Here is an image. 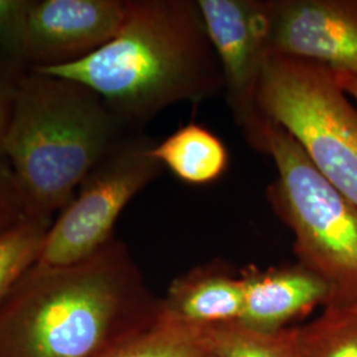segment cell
Segmentation results:
<instances>
[{"mask_svg":"<svg viewBox=\"0 0 357 357\" xmlns=\"http://www.w3.org/2000/svg\"><path fill=\"white\" fill-rule=\"evenodd\" d=\"M126 243L76 264H35L0 303V357H103L158 319Z\"/></svg>","mask_w":357,"mask_h":357,"instance_id":"6da1fadb","label":"cell"},{"mask_svg":"<svg viewBox=\"0 0 357 357\" xmlns=\"http://www.w3.org/2000/svg\"><path fill=\"white\" fill-rule=\"evenodd\" d=\"M33 70L85 85L128 130L172 105L204 102L224 91L197 0H128L122 26L101 48Z\"/></svg>","mask_w":357,"mask_h":357,"instance_id":"7a4b0ae2","label":"cell"},{"mask_svg":"<svg viewBox=\"0 0 357 357\" xmlns=\"http://www.w3.org/2000/svg\"><path fill=\"white\" fill-rule=\"evenodd\" d=\"M126 132L93 90L31 69L15 84L3 139L26 216L53 220Z\"/></svg>","mask_w":357,"mask_h":357,"instance_id":"3957f363","label":"cell"},{"mask_svg":"<svg viewBox=\"0 0 357 357\" xmlns=\"http://www.w3.org/2000/svg\"><path fill=\"white\" fill-rule=\"evenodd\" d=\"M268 156L277 169L268 203L293 231L298 264L327 284L326 306L357 307V205L323 178L290 132L271 121Z\"/></svg>","mask_w":357,"mask_h":357,"instance_id":"277c9868","label":"cell"},{"mask_svg":"<svg viewBox=\"0 0 357 357\" xmlns=\"http://www.w3.org/2000/svg\"><path fill=\"white\" fill-rule=\"evenodd\" d=\"M259 106L299 143L314 167L357 205V107L320 65L268 54Z\"/></svg>","mask_w":357,"mask_h":357,"instance_id":"5b68a950","label":"cell"},{"mask_svg":"<svg viewBox=\"0 0 357 357\" xmlns=\"http://www.w3.org/2000/svg\"><path fill=\"white\" fill-rule=\"evenodd\" d=\"M153 146L147 137L128 135L90 171L73 199L53 218L36 264H76L114 238L122 211L166 171L153 156Z\"/></svg>","mask_w":357,"mask_h":357,"instance_id":"8992f818","label":"cell"},{"mask_svg":"<svg viewBox=\"0 0 357 357\" xmlns=\"http://www.w3.org/2000/svg\"><path fill=\"white\" fill-rule=\"evenodd\" d=\"M221 68L224 93L246 143L268 155L270 121L259 106L268 59L265 0H197Z\"/></svg>","mask_w":357,"mask_h":357,"instance_id":"52a82bcc","label":"cell"},{"mask_svg":"<svg viewBox=\"0 0 357 357\" xmlns=\"http://www.w3.org/2000/svg\"><path fill=\"white\" fill-rule=\"evenodd\" d=\"M268 54L357 76V0H265Z\"/></svg>","mask_w":357,"mask_h":357,"instance_id":"ba28073f","label":"cell"},{"mask_svg":"<svg viewBox=\"0 0 357 357\" xmlns=\"http://www.w3.org/2000/svg\"><path fill=\"white\" fill-rule=\"evenodd\" d=\"M128 0L29 1L16 52L31 69L69 64L114 38Z\"/></svg>","mask_w":357,"mask_h":357,"instance_id":"9c48e42d","label":"cell"},{"mask_svg":"<svg viewBox=\"0 0 357 357\" xmlns=\"http://www.w3.org/2000/svg\"><path fill=\"white\" fill-rule=\"evenodd\" d=\"M243 310L238 321L257 331L274 332L290 327L328 301V287L301 264L240 271Z\"/></svg>","mask_w":357,"mask_h":357,"instance_id":"30bf717a","label":"cell"},{"mask_svg":"<svg viewBox=\"0 0 357 357\" xmlns=\"http://www.w3.org/2000/svg\"><path fill=\"white\" fill-rule=\"evenodd\" d=\"M160 308L174 319L196 326L238 321L243 310L240 273L222 261L191 268L171 282Z\"/></svg>","mask_w":357,"mask_h":357,"instance_id":"8fae6325","label":"cell"},{"mask_svg":"<svg viewBox=\"0 0 357 357\" xmlns=\"http://www.w3.org/2000/svg\"><path fill=\"white\" fill-rule=\"evenodd\" d=\"M153 155L178 180L206 185L221 178L229 163L228 150L211 130L190 122L165 141L155 143Z\"/></svg>","mask_w":357,"mask_h":357,"instance_id":"7c38bea8","label":"cell"},{"mask_svg":"<svg viewBox=\"0 0 357 357\" xmlns=\"http://www.w3.org/2000/svg\"><path fill=\"white\" fill-rule=\"evenodd\" d=\"M212 328L174 319L160 308L158 319L103 357H212Z\"/></svg>","mask_w":357,"mask_h":357,"instance_id":"4fadbf2b","label":"cell"},{"mask_svg":"<svg viewBox=\"0 0 357 357\" xmlns=\"http://www.w3.org/2000/svg\"><path fill=\"white\" fill-rule=\"evenodd\" d=\"M299 357H357V307H321L319 317L298 326Z\"/></svg>","mask_w":357,"mask_h":357,"instance_id":"5bb4252c","label":"cell"},{"mask_svg":"<svg viewBox=\"0 0 357 357\" xmlns=\"http://www.w3.org/2000/svg\"><path fill=\"white\" fill-rule=\"evenodd\" d=\"M212 357H299L298 326L257 331L241 321L212 328Z\"/></svg>","mask_w":357,"mask_h":357,"instance_id":"9a60e30c","label":"cell"},{"mask_svg":"<svg viewBox=\"0 0 357 357\" xmlns=\"http://www.w3.org/2000/svg\"><path fill=\"white\" fill-rule=\"evenodd\" d=\"M53 220L26 216L0 233V303L29 268L38 262Z\"/></svg>","mask_w":357,"mask_h":357,"instance_id":"2e32d148","label":"cell"},{"mask_svg":"<svg viewBox=\"0 0 357 357\" xmlns=\"http://www.w3.org/2000/svg\"><path fill=\"white\" fill-rule=\"evenodd\" d=\"M26 216V205L6 156H0V233Z\"/></svg>","mask_w":357,"mask_h":357,"instance_id":"e0dca14e","label":"cell"},{"mask_svg":"<svg viewBox=\"0 0 357 357\" xmlns=\"http://www.w3.org/2000/svg\"><path fill=\"white\" fill-rule=\"evenodd\" d=\"M28 4L26 0H0V38H6L15 51Z\"/></svg>","mask_w":357,"mask_h":357,"instance_id":"ac0fdd59","label":"cell"},{"mask_svg":"<svg viewBox=\"0 0 357 357\" xmlns=\"http://www.w3.org/2000/svg\"><path fill=\"white\" fill-rule=\"evenodd\" d=\"M13 96H15V84L0 78V156L3 153V139L10 121L11 109H13Z\"/></svg>","mask_w":357,"mask_h":357,"instance_id":"d6986e66","label":"cell"},{"mask_svg":"<svg viewBox=\"0 0 357 357\" xmlns=\"http://www.w3.org/2000/svg\"><path fill=\"white\" fill-rule=\"evenodd\" d=\"M335 76V75H333ZM336 77V76H335ZM339 85L343 88L351 100L357 102V76L336 77Z\"/></svg>","mask_w":357,"mask_h":357,"instance_id":"ffe728a7","label":"cell"}]
</instances>
